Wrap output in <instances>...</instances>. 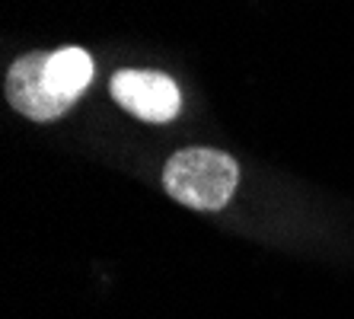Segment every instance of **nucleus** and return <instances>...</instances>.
I'll list each match as a JSON object with an SVG mask.
<instances>
[{
  "mask_svg": "<svg viewBox=\"0 0 354 319\" xmlns=\"http://www.w3.org/2000/svg\"><path fill=\"white\" fill-rule=\"evenodd\" d=\"M239 182L236 160L223 150L189 147L169 156L163 170L166 192L185 208L195 211H217L233 198Z\"/></svg>",
  "mask_w": 354,
  "mask_h": 319,
  "instance_id": "obj_1",
  "label": "nucleus"
},
{
  "mask_svg": "<svg viewBox=\"0 0 354 319\" xmlns=\"http://www.w3.org/2000/svg\"><path fill=\"white\" fill-rule=\"evenodd\" d=\"M112 99L150 125L173 122L182 106L176 80L160 71H118L112 77Z\"/></svg>",
  "mask_w": 354,
  "mask_h": 319,
  "instance_id": "obj_2",
  "label": "nucleus"
},
{
  "mask_svg": "<svg viewBox=\"0 0 354 319\" xmlns=\"http://www.w3.org/2000/svg\"><path fill=\"white\" fill-rule=\"evenodd\" d=\"M48 61L51 55L32 51V55H23L19 61H13L7 74V102L32 122H55L71 109V102H64L51 90Z\"/></svg>",
  "mask_w": 354,
  "mask_h": 319,
  "instance_id": "obj_3",
  "label": "nucleus"
},
{
  "mask_svg": "<svg viewBox=\"0 0 354 319\" xmlns=\"http://www.w3.org/2000/svg\"><path fill=\"white\" fill-rule=\"evenodd\" d=\"M93 80V57L86 55L83 48H61V51H51V61H48V83L55 96H61L64 102L74 106L80 93L90 86Z\"/></svg>",
  "mask_w": 354,
  "mask_h": 319,
  "instance_id": "obj_4",
  "label": "nucleus"
}]
</instances>
